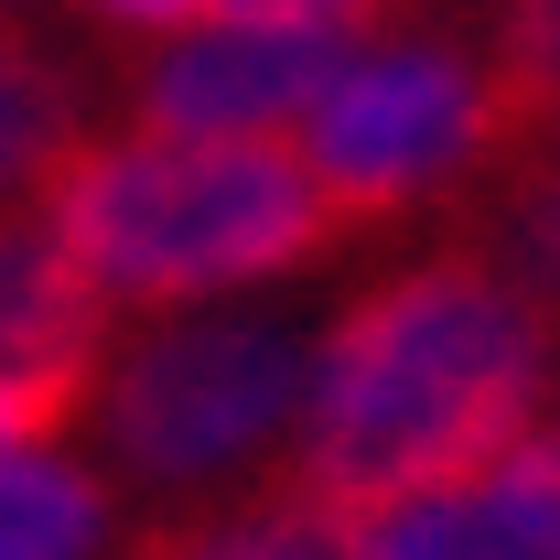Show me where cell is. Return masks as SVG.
Returning a JSON list of instances; mask_svg holds the SVG:
<instances>
[{
    "instance_id": "cell-14",
    "label": "cell",
    "mask_w": 560,
    "mask_h": 560,
    "mask_svg": "<svg viewBox=\"0 0 560 560\" xmlns=\"http://www.w3.org/2000/svg\"><path fill=\"white\" fill-rule=\"evenodd\" d=\"M55 431H66V420L44 410L33 388H11V377H0V453H33V442H55Z\"/></svg>"
},
{
    "instance_id": "cell-9",
    "label": "cell",
    "mask_w": 560,
    "mask_h": 560,
    "mask_svg": "<svg viewBox=\"0 0 560 560\" xmlns=\"http://www.w3.org/2000/svg\"><path fill=\"white\" fill-rule=\"evenodd\" d=\"M108 550V486L44 464V453H0V560H97Z\"/></svg>"
},
{
    "instance_id": "cell-12",
    "label": "cell",
    "mask_w": 560,
    "mask_h": 560,
    "mask_svg": "<svg viewBox=\"0 0 560 560\" xmlns=\"http://www.w3.org/2000/svg\"><path fill=\"white\" fill-rule=\"evenodd\" d=\"M86 22H108V33H206L226 22V0H75Z\"/></svg>"
},
{
    "instance_id": "cell-8",
    "label": "cell",
    "mask_w": 560,
    "mask_h": 560,
    "mask_svg": "<svg viewBox=\"0 0 560 560\" xmlns=\"http://www.w3.org/2000/svg\"><path fill=\"white\" fill-rule=\"evenodd\" d=\"M486 259L560 324V140H517L486 162Z\"/></svg>"
},
{
    "instance_id": "cell-1",
    "label": "cell",
    "mask_w": 560,
    "mask_h": 560,
    "mask_svg": "<svg viewBox=\"0 0 560 560\" xmlns=\"http://www.w3.org/2000/svg\"><path fill=\"white\" fill-rule=\"evenodd\" d=\"M550 313L486 248H431L377 280L313 366V420L280 464L270 506L346 539L355 517L431 495L539 431L550 399Z\"/></svg>"
},
{
    "instance_id": "cell-4",
    "label": "cell",
    "mask_w": 560,
    "mask_h": 560,
    "mask_svg": "<svg viewBox=\"0 0 560 560\" xmlns=\"http://www.w3.org/2000/svg\"><path fill=\"white\" fill-rule=\"evenodd\" d=\"M291 399H302V324L206 313V324H162L151 346L119 355L97 431L140 486H215L291 420Z\"/></svg>"
},
{
    "instance_id": "cell-10",
    "label": "cell",
    "mask_w": 560,
    "mask_h": 560,
    "mask_svg": "<svg viewBox=\"0 0 560 560\" xmlns=\"http://www.w3.org/2000/svg\"><path fill=\"white\" fill-rule=\"evenodd\" d=\"M66 140H75V75L0 22V195L44 184V162H55Z\"/></svg>"
},
{
    "instance_id": "cell-13",
    "label": "cell",
    "mask_w": 560,
    "mask_h": 560,
    "mask_svg": "<svg viewBox=\"0 0 560 560\" xmlns=\"http://www.w3.org/2000/svg\"><path fill=\"white\" fill-rule=\"evenodd\" d=\"M399 0H226V22H335V33H377Z\"/></svg>"
},
{
    "instance_id": "cell-7",
    "label": "cell",
    "mask_w": 560,
    "mask_h": 560,
    "mask_svg": "<svg viewBox=\"0 0 560 560\" xmlns=\"http://www.w3.org/2000/svg\"><path fill=\"white\" fill-rule=\"evenodd\" d=\"M97 346H108V291L86 280V259L55 237L44 206H0V377L75 431L97 388Z\"/></svg>"
},
{
    "instance_id": "cell-3",
    "label": "cell",
    "mask_w": 560,
    "mask_h": 560,
    "mask_svg": "<svg viewBox=\"0 0 560 560\" xmlns=\"http://www.w3.org/2000/svg\"><path fill=\"white\" fill-rule=\"evenodd\" d=\"M495 151H506V108H495L486 55L464 44L346 55V75L302 108V162L346 226H388L453 184H486Z\"/></svg>"
},
{
    "instance_id": "cell-5",
    "label": "cell",
    "mask_w": 560,
    "mask_h": 560,
    "mask_svg": "<svg viewBox=\"0 0 560 560\" xmlns=\"http://www.w3.org/2000/svg\"><path fill=\"white\" fill-rule=\"evenodd\" d=\"M346 75L335 22H206L140 66V130L173 140H270Z\"/></svg>"
},
{
    "instance_id": "cell-6",
    "label": "cell",
    "mask_w": 560,
    "mask_h": 560,
    "mask_svg": "<svg viewBox=\"0 0 560 560\" xmlns=\"http://www.w3.org/2000/svg\"><path fill=\"white\" fill-rule=\"evenodd\" d=\"M346 560H560V431L539 420L495 464L355 517Z\"/></svg>"
},
{
    "instance_id": "cell-11",
    "label": "cell",
    "mask_w": 560,
    "mask_h": 560,
    "mask_svg": "<svg viewBox=\"0 0 560 560\" xmlns=\"http://www.w3.org/2000/svg\"><path fill=\"white\" fill-rule=\"evenodd\" d=\"M130 560H346V539L259 495V506L226 517V528H151V539H130Z\"/></svg>"
},
{
    "instance_id": "cell-2",
    "label": "cell",
    "mask_w": 560,
    "mask_h": 560,
    "mask_svg": "<svg viewBox=\"0 0 560 560\" xmlns=\"http://www.w3.org/2000/svg\"><path fill=\"white\" fill-rule=\"evenodd\" d=\"M33 206L55 215V237L86 259L108 302H195V291L280 280L355 237L313 184V162L280 140H66Z\"/></svg>"
}]
</instances>
